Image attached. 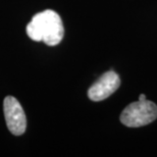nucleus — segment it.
Here are the masks:
<instances>
[{"instance_id":"nucleus-1","label":"nucleus","mask_w":157,"mask_h":157,"mask_svg":"<svg viewBox=\"0 0 157 157\" xmlns=\"http://www.w3.org/2000/svg\"><path fill=\"white\" fill-rule=\"evenodd\" d=\"M64 28L59 14L53 10L37 13L27 26V35L34 41H43L48 46H55L63 38Z\"/></svg>"},{"instance_id":"nucleus-2","label":"nucleus","mask_w":157,"mask_h":157,"mask_svg":"<svg viewBox=\"0 0 157 157\" xmlns=\"http://www.w3.org/2000/svg\"><path fill=\"white\" fill-rule=\"evenodd\" d=\"M157 117V106L152 101L138 100L128 104L121 114L122 124L128 128H139L151 124Z\"/></svg>"},{"instance_id":"nucleus-3","label":"nucleus","mask_w":157,"mask_h":157,"mask_svg":"<svg viewBox=\"0 0 157 157\" xmlns=\"http://www.w3.org/2000/svg\"><path fill=\"white\" fill-rule=\"evenodd\" d=\"M5 122L8 130L14 136H21L26 132L27 118L24 112V109L17 101L12 96H6L3 103Z\"/></svg>"},{"instance_id":"nucleus-4","label":"nucleus","mask_w":157,"mask_h":157,"mask_svg":"<svg viewBox=\"0 0 157 157\" xmlns=\"http://www.w3.org/2000/svg\"><path fill=\"white\" fill-rule=\"evenodd\" d=\"M121 85V78L113 71L103 74L88 91V96L92 101H101L113 94Z\"/></svg>"},{"instance_id":"nucleus-5","label":"nucleus","mask_w":157,"mask_h":157,"mask_svg":"<svg viewBox=\"0 0 157 157\" xmlns=\"http://www.w3.org/2000/svg\"><path fill=\"white\" fill-rule=\"evenodd\" d=\"M145 99H146V96L144 95V94H141L139 96V100H145Z\"/></svg>"}]
</instances>
